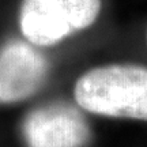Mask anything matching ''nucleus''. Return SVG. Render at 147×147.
<instances>
[{
    "label": "nucleus",
    "instance_id": "f257e3e1",
    "mask_svg": "<svg viewBox=\"0 0 147 147\" xmlns=\"http://www.w3.org/2000/svg\"><path fill=\"white\" fill-rule=\"evenodd\" d=\"M74 97L90 113L147 121V67L110 64L84 72Z\"/></svg>",
    "mask_w": 147,
    "mask_h": 147
},
{
    "label": "nucleus",
    "instance_id": "f03ea898",
    "mask_svg": "<svg viewBox=\"0 0 147 147\" xmlns=\"http://www.w3.org/2000/svg\"><path fill=\"white\" fill-rule=\"evenodd\" d=\"M102 0H22L19 27L33 45L51 47L90 27Z\"/></svg>",
    "mask_w": 147,
    "mask_h": 147
},
{
    "label": "nucleus",
    "instance_id": "7ed1b4c3",
    "mask_svg": "<svg viewBox=\"0 0 147 147\" xmlns=\"http://www.w3.org/2000/svg\"><path fill=\"white\" fill-rule=\"evenodd\" d=\"M22 135L27 147H84L91 132L80 110L67 102H52L27 113Z\"/></svg>",
    "mask_w": 147,
    "mask_h": 147
},
{
    "label": "nucleus",
    "instance_id": "20e7f679",
    "mask_svg": "<svg viewBox=\"0 0 147 147\" xmlns=\"http://www.w3.org/2000/svg\"><path fill=\"white\" fill-rule=\"evenodd\" d=\"M49 63L33 47L19 40L0 48V104H15L30 98L47 82Z\"/></svg>",
    "mask_w": 147,
    "mask_h": 147
},
{
    "label": "nucleus",
    "instance_id": "39448f33",
    "mask_svg": "<svg viewBox=\"0 0 147 147\" xmlns=\"http://www.w3.org/2000/svg\"><path fill=\"white\" fill-rule=\"evenodd\" d=\"M146 38H147V32H146Z\"/></svg>",
    "mask_w": 147,
    "mask_h": 147
}]
</instances>
